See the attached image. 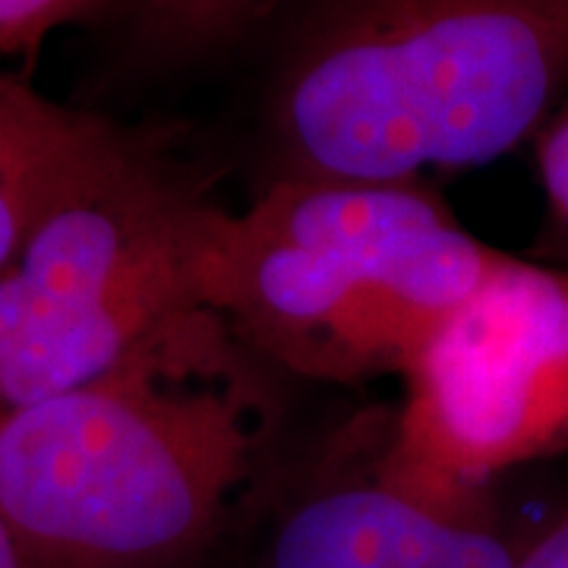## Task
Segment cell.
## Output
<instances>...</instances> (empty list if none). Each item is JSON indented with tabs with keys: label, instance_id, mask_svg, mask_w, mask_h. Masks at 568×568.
<instances>
[{
	"label": "cell",
	"instance_id": "11",
	"mask_svg": "<svg viewBox=\"0 0 568 568\" xmlns=\"http://www.w3.org/2000/svg\"><path fill=\"white\" fill-rule=\"evenodd\" d=\"M518 568H568V508L534 544L521 549Z\"/></svg>",
	"mask_w": 568,
	"mask_h": 568
},
{
	"label": "cell",
	"instance_id": "4",
	"mask_svg": "<svg viewBox=\"0 0 568 568\" xmlns=\"http://www.w3.org/2000/svg\"><path fill=\"white\" fill-rule=\"evenodd\" d=\"M205 203L140 136L63 196L0 272V417L95 383L193 310L190 241Z\"/></svg>",
	"mask_w": 568,
	"mask_h": 568
},
{
	"label": "cell",
	"instance_id": "12",
	"mask_svg": "<svg viewBox=\"0 0 568 568\" xmlns=\"http://www.w3.org/2000/svg\"><path fill=\"white\" fill-rule=\"evenodd\" d=\"M0 568H36L3 515H0Z\"/></svg>",
	"mask_w": 568,
	"mask_h": 568
},
{
	"label": "cell",
	"instance_id": "10",
	"mask_svg": "<svg viewBox=\"0 0 568 568\" xmlns=\"http://www.w3.org/2000/svg\"><path fill=\"white\" fill-rule=\"evenodd\" d=\"M534 140H537V164H540L549 209L568 234V92Z\"/></svg>",
	"mask_w": 568,
	"mask_h": 568
},
{
	"label": "cell",
	"instance_id": "7",
	"mask_svg": "<svg viewBox=\"0 0 568 568\" xmlns=\"http://www.w3.org/2000/svg\"><path fill=\"white\" fill-rule=\"evenodd\" d=\"M142 126L41 95L0 61V272L41 219L121 155Z\"/></svg>",
	"mask_w": 568,
	"mask_h": 568
},
{
	"label": "cell",
	"instance_id": "5",
	"mask_svg": "<svg viewBox=\"0 0 568 568\" xmlns=\"http://www.w3.org/2000/svg\"><path fill=\"white\" fill-rule=\"evenodd\" d=\"M568 448V272L508 256L433 335L386 414L379 462L436 503Z\"/></svg>",
	"mask_w": 568,
	"mask_h": 568
},
{
	"label": "cell",
	"instance_id": "8",
	"mask_svg": "<svg viewBox=\"0 0 568 568\" xmlns=\"http://www.w3.org/2000/svg\"><path fill=\"white\" fill-rule=\"evenodd\" d=\"M294 0H118L130 51L155 67H190L275 29Z\"/></svg>",
	"mask_w": 568,
	"mask_h": 568
},
{
	"label": "cell",
	"instance_id": "6",
	"mask_svg": "<svg viewBox=\"0 0 568 568\" xmlns=\"http://www.w3.org/2000/svg\"><path fill=\"white\" fill-rule=\"evenodd\" d=\"M369 446L304 467L268 518L260 568H518L521 549L489 503L452 506L402 487Z\"/></svg>",
	"mask_w": 568,
	"mask_h": 568
},
{
	"label": "cell",
	"instance_id": "2",
	"mask_svg": "<svg viewBox=\"0 0 568 568\" xmlns=\"http://www.w3.org/2000/svg\"><path fill=\"white\" fill-rule=\"evenodd\" d=\"M566 92L568 0H294L263 183H429L534 140Z\"/></svg>",
	"mask_w": 568,
	"mask_h": 568
},
{
	"label": "cell",
	"instance_id": "9",
	"mask_svg": "<svg viewBox=\"0 0 568 568\" xmlns=\"http://www.w3.org/2000/svg\"><path fill=\"white\" fill-rule=\"evenodd\" d=\"M104 3L111 0H0V61H17L26 73L51 32L89 20Z\"/></svg>",
	"mask_w": 568,
	"mask_h": 568
},
{
	"label": "cell",
	"instance_id": "3",
	"mask_svg": "<svg viewBox=\"0 0 568 568\" xmlns=\"http://www.w3.org/2000/svg\"><path fill=\"white\" fill-rule=\"evenodd\" d=\"M503 250L477 241L433 183L268 181L246 209L193 222L196 304L287 379H405Z\"/></svg>",
	"mask_w": 568,
	"mask_h": 568
},
{
	"label": "cell",
	"instance_id": "1",
	"mask_svg": "<svg viewBox=\"0 0 568 568\" xmlns=\"http://www.w3.org/2000/svg\"><path fill=\"white\" fill-rule=\"evenodd\" d=\"M282 376L205 306L108 376L0 417L36 568H200L282 458Z\"/></svg>",
	"mask_w": 568,
	"mask_h": 568
}]
</instances>
